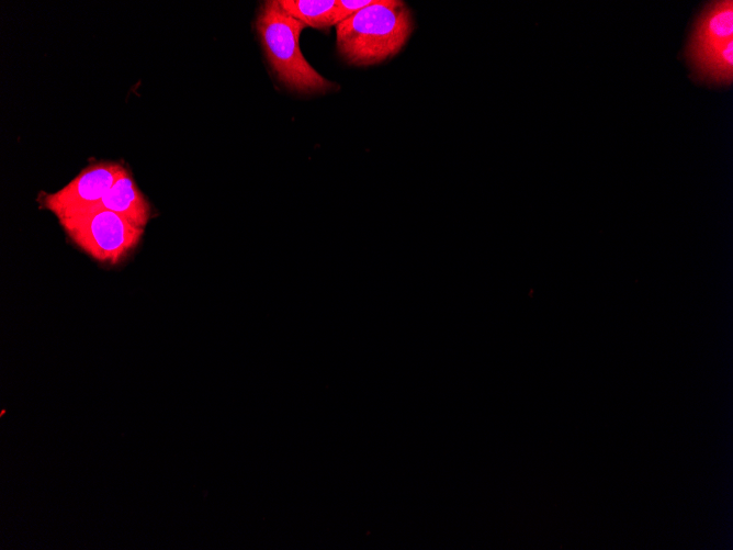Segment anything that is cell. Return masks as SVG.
<instances>
[{
    "mask_svg": "<svg viewBox=\"0 0 733 550\" xmlns=\"http://www.w3.org/2000/svg\"><path fill=\"white\" fill-rule=\"evenodd\" d=\"M403 1L374 0L336 25L337 49L354 66H371L396 55L413 32Z\"/></svg>",
    "mask_w": 733,
    "mask_h": 550,
    "instance_id": "cell-1",
    "label": "cell"
},
{
    "mask_svg": "<svg viewBox=\"0 0 733 550\" xmlns=\"http://www.w3.org/2000/svg\"><path fill=\"white\" fill-rule=\"evenodd\" d=\"M304 26L274 0L263 2L256 19L266 56L280 81L298 92L328 91L334 83L319 75L301 53L298 42Z\"/></svg>",
    "mask_w": 733,
    "mask_h": 550,
    "instance_id": "cell-2",
    "label": "cell"
},
{
    "mask_svg": "<svg viewBox=\"0 0 733 550\" xmlns=\"http://www.w3.org/2000/svg\"><path fill=\"white\" fill-rule=\"evenodd\" d=\"M68 237L90 257L116 265L138 245L143 228L108 210H91L58 220Z\"/></svg>",
    "mask_w": 733,
    "mask_h": 550,
    "instance_id": "cell-3",
    "label": "cell"
},
{
    "mask_svg": "<svg viewBox=\"0 0 733 550\" xmlns=\"http://www.w3.org/2000/svg\"><path fill=\"white\" fill-rule=\"evenodd\" d=\"M127 172L119 162L92 164L57 192L45 194L42 205L58 220L78 215L98 203L113 183Z\"/></svg>",
    "mask_w": 733,
    "mask_h": 550,
    "instance_id": "cell-4",
    "label": "cell"
},
{
    "mask_svg": "<svg viewBox=\"0 0 733 550\" xmlns=\"http://www.w3.org/2000/svg\"><path fill=\"white\" fill-rule=\"evenodd\" d=\"M91 210L112 211L143 229L151 216L150 205L129 172L121 176L104 197L88 211Z\"/></svg>",
    "mask_w": 733,
    "mask_h": 550,
    "instance_id": "cell-5",
    "label": "cell"
},
{
    "mask_svg": "<svg viewBox=\"0 0 733 550\" xmlns=\"http://www.w3.org/2000/svg\"><path fill=\"white\" fill-rule=\"evenodd\" d=\"M733 38L732 1H719L699 19L688 46V57L713 50Z\"/></svg>",
    "mask_w": 733,
    "mask_h": 550,
    "instance_id": "cell-6",
    "label": "cell"
},
{
    "mask_svg": "<svg viewBox=\"0 0 733 550\" xmlns=\"http://www.w3.org/2000/svg\"><path fill=\"white\" fill-rule=\"evenodd\" d=\"M280 5L293 18L316 29L334 25L336 0H280Z\"/></svg>",
    "mask_w": 733,
    "mask_h": 550,
    "instance_id": "cell-7",
    "label": "cell"
},
{
    "mask_svg": "<svg viewBox=\"0 0 733 550\" xmlns=\"http://www.w3.org/2000/svg\"><path fill=\"white\" fill-rule=\"evenodd\" d=\"M690 59L702 75L714 80L730 81L733 71V38L714 50L697 55Z\"/></svg>",
    "mask_w": 733,
    "mask_h": 550,
    "instance_id": "cell-8",
    "label": "cell"
},
{
    "mask_svg": "<svg viewBox=\"0 0 733 550\" xmlns=\"http://www.w3.org/2000/svg\"><path fill=\"white\" fill-rule=\"evenodd\" d=\"M374 0H349V1H336L334 8V24L337 25L341 21L346 20L353 13L360 11L361 9L372 4Z\"/></svg>",
    "mask_w": 733,
    "mask_h": 550,
    "instance_id": "cell-9",
    "label": "cell"
}]
</instances>
